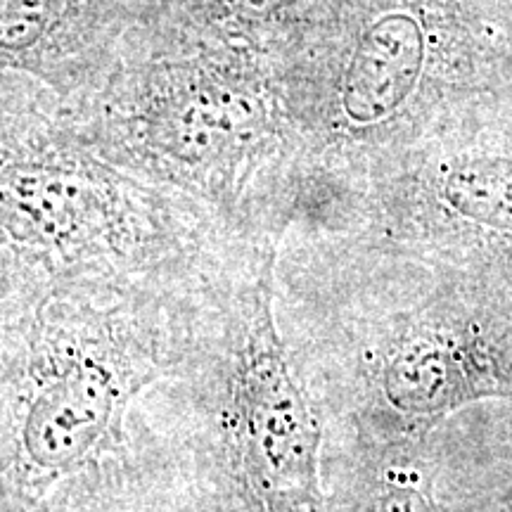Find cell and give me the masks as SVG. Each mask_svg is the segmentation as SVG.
Here are the masks:
<instances>
[{
	"label": "cell",
	"mask_w": 512,
	"mask_h": 512,
	"mask_svg": "<svg viewBox=\"0 0 512 512\" xmlns=\"http://www.w3.org/2000/svg\"><path fill=\"white\" fill-rule=\"evenodd\" d=\"M207 219L126 174L53 95L0 81V306L197 283Z\"/></svg>",
	"instance_id": "1"
},
{
	"label": "cell",
	"mask_w": 512,
	"mask_h": 512,
	"mask_svg": "<svg viewBox=\"0 0 512 512\" xmlns=\"http://www.w3.org/2000/svg\"><path fill=\"white\" fill-rule=\"evenodd\" d=\"M275 245L214 278L183 366L200 411L197 512H325V425L273 311Z\"/></svg>",
	"instance_id": "3"
},
{
	"label": "cell",
	"mask_w": 512,
	"mask_h": 512,
	"mask_svg": "<svg viewBox=\"0 0 512 512\" xmlns=\"http://www.w3.org/2000/svg\"><path fill=\"white\" fill-rule=\"evenodd\" d=\"M209 275L0 306V512L41 510L98 472L136 396L188 361Z\"/></svg>",
	"instance_id": "2"
},
{
	"label": "cell",
	"mask_w": 512,
	"mask_h": 512,
	"mask_svg": "<svg viewBox=\"0 0 512 512\" xmlns=\"http://www.w3.org/2000/svg\"><path fill=\"white\" fill-rule=\"evenodd\" d=\"M508 508L512 510V484H510V489H508Z\"/></svg>",
	"instance_id": "9"
},
{
	"label": "cell",
	"mask_w": 512,
	"mask_h": 512,
	"mask_svg": "<svg viewBox=\"0 0 512 512\" xmlns=\"http://www.w3.org/2000/svg\"><path fill=\"white\" fill-rule=\"evenodd\" d=\"M330 444L422 439L482 401L512 403V304L446 292L344 320L292 356Z\"/></svg>",
	"instance_id": "4"
},
{
	"label": "cell",
	"mask_w": 512,
	"mask_h": 512,
	"mask_svg": "<svg viewBox=\"0 0 512 512\" xmlns=\"http://www.w3.org/2000/svg\"><path fill=\"white\" fill-rule=\"evenodd\" d=\"M512 437L451 418L422 439L323 441L325 512H512Z\"/></svg>",
	"instance_id": "6"
},
{
	"label": "cell",
	"mask_w": 512,
	"mask_h": 512,
	"mask_svg": "<svg viewBox=\"0 0 512 512\" xmlns=\"http://www.w3.org/2000/svg\"><path fill=\"white\" fill-rule=\"evenodd\" d=\"M164 0H0V81L19 79L72 114L143 50Z\"/></svg>",
	"instance_id": "7"
},
{
	"label": "cell",
	"mask_w": 512,
	"mask_h": 512,
	"mask_svg": "<svg viewBox=\"0 0 512 512\" xmlns=\"http://www.w3.org/2000/svg\"><path fill=\"white\" fill-rule=\"evenodd\" d=\"M422 31L408 15H389L356 43L339 100L356 124L384 119L413 93L422 69Z\"/></svg>",
	"instance_id": "8"
},
{
	"label": "cell",
	"mask_w": 512,
	"mask_h": 512,
	"mask_svg": "<svg viewBox=\"0 0 512 512\" xmlns=\"http://www.w3.org/2000/svg\"><path fill=\"white\" fill-rule=\"evenodd\" d=\"M69 117L121 171L228 216L275 136L259 69L209 43L133 53Z\"/></svg>",
	"instance_id": "5"
}]
</instances>
